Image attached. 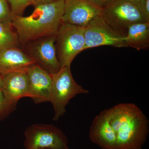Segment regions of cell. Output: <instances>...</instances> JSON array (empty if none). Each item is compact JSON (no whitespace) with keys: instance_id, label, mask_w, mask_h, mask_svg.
Returning a JSON list of instances; mask_svg holds the SVG:
<instances>
[{"instance_id":"cell-1","label":"cell","mask_w":149,"mask_h":149,"mask_svg":"<svg viewBox=\"0 0 149 149\" xmlns=\"http://www.w3.org/2000/svg\"><path fill=\"white\" fill-rule=\"evenodd\" d=\"M65 0L35 6L27 17L12 15V27L19 44L24 47L29 42L43 37L56 36L62 24Z\"/></svg>"},{"instance_id":"cell-2","label":"cell","mask_w":149,"mask_h":149,"mask_svg":"<svg viewBox=\"0 0 149 149\" xmlns=\"http://www.w3.org/2000/svg\"><path fill=\"white\" fill-rule=\"evenodd\" d=\"M116 135L115 149H141L148 133V120L135 104L122 103L107 109Z\"/></svg>"},{"instance_id":"cell-3","label":"cell","mask_w":149,"mask_h":149,"mask_svg":"<svg viewBox=\"0 0 149 149\" xmlns=\"http://www.w3.org/2000/svg\"><path fill=\"white\" fill-rule=\"evenodd\" d=\"M100 15L113 29L125 37L131 25L149 22L137 3L125 0H113L102 8Z\"/></svg>"},{"instance_id":"cell-4","label":"cell","mask_w":149,"mask_h":149,"mask_svg":"<svg viewBox=\"0 0 149 149\" xmlns=\"http://www.w3.org/2000/svg\"><path fill=\"white\" fill-rule=\"evenodd\" d=\"M52 91L50 102L54 111V120H57L65 112L70 100L79 94H87L89 91L78 85L73 79L70 66L61 68L58 72L51 74Z\"/></svg>"},{"instance_id":"cell-5","label":"cell","mask_w":149,"mask_h":149,"mask_svg":"<svg viewBox=\"0 0 149 149\" xmlns=\"http://www.w3.org/2000/svg\"><path fill=\"white\" fill-rule=\"evenodd\" d=\"M84 27L62 23L56 35L57 57L61 68L70 66L73 60L84 50Z\"/></svg>"},{"instance_id":"cell-6","label":"cell","mask_w":149,"mask_h":149,"mask_svg":"<svg viewBox=\"0 0 149 149\" xmlns=\"http://www.w3.org/2000/svg\"><path fill=\"white\" fill-rule=\"evenodd\" d=\"M26 149H66L68 141L61 130L53 125L35 124L24 133Z\"/></svg>"},{"instance_id":"cell-7","label":"cell","mask_w":149,"mask_h":149,"mask_svg":"<svg viewBox=\"0 0 149 149\" xmlns=\"http://www.w3.org/2000/svg\"><path fill=\"white\" fill-rule=\"evenodd\" d=\"M85 46L84 50L100 46L127 47L125 36L114 30L101 15L93 19L84 27Z\"/></svg>"},{"instance_id":"cell-8","label":"cell","mask_w":149,"mask_h":149,"mask_svg":"<svg viewBox=\"0 0 149 149\" xmlns=\"http://www.w3.org/2000/svg\"><path fill=\"white\" fill-rule=\"evenodd\" d=\"M55 41L56 36H49L29 42L24 46V52L50 74L58 72L61 68L57 57Z\"/></svg>"},{"instance_id":"cell-9","label":"cell","mask_w":149,"mask_h":149,"mask_svg":"<svg viewBox=\"0 0 149 149\" xmlns=\"http://www.w3.org/2000/svg\"><path fill=\"white\" fill-rule=\"evenodd\" d=\"M102 8L85 0H65L63 23L85 27Z\"/></svg>"},{"instance_id":"cell-10","label":"cell","mask_w":149,"mask_h":149,"mask_svg":"<svg viewBox=\"0 0 149 149\" xmlns=\"http://www.w3.org/2000/svg\"><path fill=\"white\" fill-rule=\"evenodd\" d=\"M29 79V97L35 103L50 102L52 91L51 74L37 64L27 72Z\"/></svg>"},{"instance_id":"cell-11","label":"cell","mask_w":149,"mask_h":149,"mask_svg":"<svg viewBox=\"0 0 149 149\" xmlns=\"http://www.w3.org/2000/svg\"><path fill=\"white\" fill-rule=\"evenodd\" d=\"M36 64L31 57L18 47L0 52V73L3 76L10 73L27 72Z\"/></svg>"},{"instance_id":"cell-12","label":"cell","mask_w":149,"mask_h":149,"mask_svg":"<svg viewBox=\"0 0 149 149\" xmlns=\"http://www.w3.org/2000/svg\"><path fill=\"white\" fill-rule=\"evenodd\" d=\"M91 141L102 149H115L116 138L107 110L101 112L93 120L90 131Z\"/></svg>"},{"instance_id":"cell-13","label":"cell","mask_w":149,"mask_h":149,"mask_svg":"<svg viewBox=\"0 0 149 149\" xmlns=\"http://www.w3.org/2000/svg\"><path fill=\"white\" fill-rule=\"evenodd\" d=\"M29 79L27 72H15L3 77L1 90L6 100L15 107L19 99L29 97Z\"/></svg>"},{"instance_id":"cell-14","label":"cell","mask_w":149,"mask_h":149,"mask_svg":"<svg viewBox=\"0 0 149 149\" xmlns=\"http://www.w3.org/2000/svg\"><path fill=\"white\" fill-rule=\"evenodd\" d=\"M125 41L128 47L137 50H144L149 47V22H141L128 28Z\"/></svg>"},{"instance_id":"cell-15","label":"cell","mask_w":149,"mask_h":149,"mask_svg":"<svg viewBox=\"0 0 149 149\" xmlns=\"http://www.w3.org/2000/svg\"><path fill=\"white\" fill-rule=\"evenodd\" d=\"M18 37L11 23H0V52L6 49L18 47Z\"/></svg>"},{"instance_id":"cell-16","label":"cell","mask_w":149,"mask_h":149,"mask_svg":"<svg viewBox=\"0 0 149 149\" xmlns=\"http://www.w3.org/2000/svg\"><path fill=\"white\" fill-rule=\"evenodd\" d=\"M10 7L12 15L22 16L28 6L32 5V0H6Z\"/></svg>"},{"instance_id":"cell-17","label":"cell","mask_w":149,"mask_h":149,"mask_svg":"<svg viewBox=\"0 0 149 149\" xmlns=\"http://www.w3.org/2000/svg\"><path fill=\"white\" fill-rule=\"evenodd\" d=\"M12 15L6 0H0V23H11Z\"/></svg>"},{"instance_id":"cell-18","label":"cell","mask_w":149,"mask_h":149,"mask_svg":"<svg viewBox=\"0 0 149 149\" xmlns=\"http://www.w3.org/2000/svg\"><path fill=\"white\" fill-rule=\"evenodd\" d=\"M6 100L1 89L0 88V119L8 116L15 109Z\"/></svg>"},{"instance_id":"cell-19","label":"cell","mask_w":149,"mask_h":149,"mask_svg":"<svg viewBox=\"0 0 149 149\" xmlns=\"http://www.w3.org/2000/svg\"><path fill=\"white\" fill-rule=\"evenodd\" d=\"M89 2L92 3L100 8H102L105 6L113 0H85Z\"/></svg>"},{"instance_id":"cell-20","label":"cell","mask_w":149,"mask_h":149,"mask_svg":"<svg viewBox=\"0 0 149 149\" xmlns=\"http://www.w3.org/2000/svg\"><path fill=\"white\" fill-rule=\"evenodd\" d=\"M59 0H32V5L36 6L47 4L57 1Z\"/></svg>"},{"instance_id":"cell-21","label":"cell","mask_w":149,"mask_h":149,"mask_svg":"<svg viewBox=\"0 0 149 149\" xmlns=\"http://www.w3.org/2000/svg\"><path fill=\"white\" fill-rule=\"evenodd\" d=\"M3 77V76L0 73V88H1V89L2 87Z\"/></svg>"},{"instance_id":"cell-22","label":"cell","mask_w":149,"mask_h":149,"mask_svg":"<svg viewBox=\"0 0 149 149\" xmlns=\"http://www.w3.org/2000/svg\"><path fill=\"white\" fill-rule=\"evenodd\" d=\"M125 1H128L133 3H137L141 1L142 0H125Z\"/></svg>"},{"instance_id":"cell-23","label":"cell","mask_w":149,"mask_h":149,"mask_svg":"<svg viewBox=\"0 0 149 149\" xmlns=\"http://www.w3.org/2000/svg\"><path fill=\"white\" fill-rule=\"evenodd\" d=\"M68 149V148H67V149Z\"/></svg>"}]
</instances>
